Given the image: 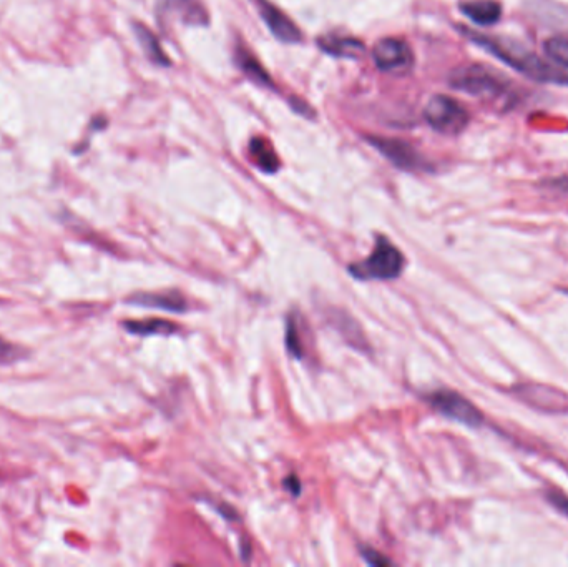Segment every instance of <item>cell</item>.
Masks as SVG:
<instances>
[{
  "label": "cell",
  "instance_id": "5bb4252c",
  "mask_svg": "<svg viewBox=\"0 0 568 567\" xmlns=\"http://www.w3.org/2000/svg\"><path fill=\"white\" fill-rule=\"evenodd\" d=\"M250 153L256 165H258L263 172L273 173L280 168V160L276 157L273 145H271L268 140L261 139V137H256V139L251 140Z\"/></svg>",
  "mask_w": 568,
  "mask_h": 567
},
{
  "label": "cell",
  "instance_id": "30bf717a",
  "mask_svg": "<svg viewBox=\"0 0 568 567\" xmlns=\"http://www.w3.org/2000/svg\"><path fill=\"white\" fill-rule=\"evenodd\" d=\"M319 47L326 54L334 57H346V59H359L366 52V47L361 44V40L353 37H341V35H328L319 39Z\"/></svg>",
  "mask_w": 568,
  "mask_h": 567
},
{
  "label": "cell",
  "instance_id": "ac0fdd59",
  "mask_svg": "<svg viewBox=\"0 0 568 567\" xmlns=\"http://www.w3.org/2000/svg\"><path fill=\"white\" fill-rule=\"evenodd\" d=\"M286 346L291 355L296 358H303L304 348L301 335H299L298 325L294 323L293 318H288V331H286Z\"/></svg>",
  "mask_w": 568,
  "mask_h": 567
},
{
  "label": "cell",
  "instance_id": "7c38bea8",
  "mask_svg": "<svg viewBox=\"0 0 568 567\" xmlns=\"http://www.w3.org/2000/svg\"><path fill=\"white\" fill-rule=\"evenodd\" d=\"M461 10L479 25L497 24L502 17V7L495 0H469L461 4Z\"/></svg>",
  "mask_w": 568,
  "mask_h": 567
},
{
  "label": "cell",
  "instance_id": "277c9868",
  "mask_svg": "<svg viewBox=\"0 0 568 567\" xmlns=\"http://www.w3.org/2000/svg\"><path fill=\"white\" fill-rule=\"evenodd\" d=\"M424 117L432 129L444 135L461 134L471 120L466 107L447 95H436L424 109Z\"/></svg>",
  "mask_w": 568,
  "mask_h": 567
},
{
  "label": "cell",
  "instance_id": "ffe728a7",
  "mask_svg": "<svg viewBox=\"0 0 568 567\" xmlns=\"http://www.w3.org/2000/svg\"><path fill=\"white\" fill-rule=\"evenodd\" d=\"M547 498H549L552 506H555V508L559 509L560 513H564L568 518V496H565L564 493H560V491H550V493L547 494Z\"/></svg>",
  "mask_w": 568,
  "mask_h": 567
},
{
  "label": "cell",
  "instance_id": "e0dca14e",
  "mask_svg": "<svg viewBox=\"0 0 568 567\" xmlns=\"http://www.w3.org/2000/svg\"><path fill=\"white\" fill-rule=\"evenodd\" d=\"M545 52L560 67L568 69V37H554V39L547 40Z\"/></svg>",
  "mask_w": 568,
  "mask_h": 567
},
{
  "label": "cell",
  "instance_id": "5b68a950",
  "mask_svg": "<svg viewBox=\"0 0 568 567\" xmlns=\"http://www.w3.org/2000/svg\"><path fill=\"white\" fill-rule=\"evenodd\" d=\"M427 401H429V405L437 413H441L442 416H446L449 420L457 421V423H462V425L472 426V428H477V426L484 423L482 413L472 405L471 401L459 395L456 391H434V393L427 396Z\"/></svg>",
  "mask_w": 568,
  "mask_h": 567
},
{
  "label": "cell",
  "instance_id": "8fae6325",
  "mask_svg": "<svg viewBox=\"0 0 568 567\" xmlns=\"http://www.w3.org/2000/svg\"><path fill=\"white\" fill-rule=\"evenodd\" d=\"M133 305L148 306V308H160V310L182 313L188 310L187 301L182 296L170 291V293H140L130 298Z\"/></svg>",
  "mask_w": 568,
  "mask_h": 567
},
{
  "label": "cell",
  "instance_id": "2e32d148",
  "mask_svg": "<svg viewBox=\"0 0 568 567\" xmlns=\"http://www.w3.org/2000/svg\"><path fill=\"white\" fill-rule=\"evenodd\" d=\"M236 62L240 65V69L245 72L250 79L255 80L256 84L273 85L270 75L266 74V70L261 67L260 62L246 49H240L236 52Z\"/></svg>",
  "mask_w": 568,
  "mask_h": 567
},
{
  "label": "cell",
  "instance_id": "9a60e30c",
  "mask_svg": "<svg viewBox=\"0 0 568 567\" xmlns=\"http://www.w3.org/2000/svg\"><path fill=\"white\" fill-rule=\"evenodd\" d=\"M135 34H137L138 42L142 45L143 52L147 54L148 59L152 60L153 64H170V60H168L167 54L160 47L157 37L145 25L135 24Z\"/></svg>",
  "mask_w": 568,
  "mask_h": 567
},
{
  "label": "cell",
  "instance_id": "6da1fadb",
  "mask_svg": "<svg viewBox=\"0 0 568 567\" xmlns=\"http://www.w3.org/2000/svg\"><path fill=\"white\" fill-rule=\"evenodd\" d=\"M464 34L474 42L480 45L482 49L487 50L490 54H494L497 59L502 60L505 64L519 70L520 74L530 79L539 80V82H550V84H568V72L565 67L559 64L552 65L547 60L540 59L539 55L527 52L524 49H515L510 45H505L500 40L492 39L487 35L477 34L471 30H464Z\"/></svg>",
  "mask_w": 568,
  "mask_h": 567
},
{
  "label": "cell",
  "instance_id": "3957f363",
  "mask_svg": "<svg viewBox=\"0 0 568 567\" xmlns=\"http://www.w3.org/2000/svg\"><path fill=\"white\" fill-rule=\"evenodd\" d=\"M449 84L454 89L479 99H499L505 94L504 79L484 65H469L454 70L449 77Z\"/></svg>",
  "mask_w": 568,
  "mask_h": 567
},
{
  "label": "cell",
  "instance_id": "8992f818",
  "mask_svg": "<svg viewBox=\"0 0 568 567\" xmlns=\"http://www.w3.org/2000/svg\"><path fill=\"white\" fill-rule=\"evenodd\" d=\"M373 59L382 72L406 74L414 67V52L401 39H382L374 47Z\"/></svg>",
  "mask_w": 568,
  "mask_h": 567
},
{
  "label": "cell",
  "instance_id": "d6986e66",
  "mask_svg": "<svg viewBox=\"0 0 568 567\" xmlns=\"http://www.w3.org/2000/svg\"><path fill=\"white\" fill-rule=\"evenodd\" d=\"M361 554H363V559H366V563L371 566H391L392 564L391 559L384 558L381 553L371 548H361Z\"/></svg>",
  "mask_w": 568,
  "mask_h": 567
},
{
  "label": "cell",
  "instance_id": "44dd1931",
  "mask_svg": "<svg viewBox=\"0 0 568 567\" xmlns=\"http://www.w3.org/2000/svg\"><path fill=\"white\" fill-rule=\"evenodd\" d=\"M284 486L288 491H291L293 496H299L301 493V483H299V479L296 476H289L288 479H284Z\"/></svg>",
  "mask_w": 568,
  "mask_h": 567
},
{
  "label": "cell",
  "instance_id": "52a82bcc",
  "mask_svg": "<svg viewBox=\"0 0 568 567\" xmlns=\"http://www.w3.org/2000/svg\"><path fill=\"white\" fill-rule=\"evenodd\" d=\"M379 152L394 163L397 168L407 170V172H417L424 170L426 162L422 160L421 155L409 145V143L401 142V140L392 139H369Z\"/></svg>",
  "mask_w": 568,
  "mask_h": 567
},
{
  "label": "cell",
  "instance_id": "9c48e42d",
  "mask_svg": "<svg viewBox=\"0 0 568 567\" xmlns=\"http://www.w3.org/2000/svg\"><path fill=\"white\" fill-rule=\"evenodd\" d=\"M517 396L527 405L539 410L568 413V396L560 391L552 390L549 386L524 385L517 388Z\"/></svg>",
  "mask_w": 568,
  "mask_h": 567
},
{
  "label": "cell",
  "instance_id": "7402d4cb",
  "mask_svg": "<svg viewBox=\"0 0 568 567\" xmlns=\"http://www.w3.org/2000/svg\"><path fill=\"white\" fill-rule=\"evenodd\" d=\"M7 353H10L9 346H5L2 340H0V360H2V356H7Z\"/></svg>",
  "mask_w": 568,
  "mask_h": 567
},
{
  "label": "cell",
  "instance_id": "ba28073f",
  "mask_svg": "<svg viewBox=\"0 0 568 567\" xmlns=\"http://www.w3.org/2000/svg\"><path fill=\"white\" fill-rule=\"evenodd\" d=\"M258 10H260L261 17L268 25L271 34L275 35L276 39L286 44H296L299 40L303 39L301 30L298 25L294 24L293 20L289 19L288 15L281 12L278 7L268 2V0H256Z\"/></svg>",
  "mask_w": 568,
  "mask_h": 567
},
{
  "label": "cell",
  "instance_id": "7a4b0ae2",
  "mask_svg": "<svg viewBox=\"0 0 568 567\" xmlns=\"http://www.w3.org/2000/svg\"><path fill=\"white\" fill-rule=\"evenodd\" d=\"M406 260L404 255L399 252V248L394 243L389 242L386 237H376L374 250L364 262L354 263L348 268L349 273L356 280H394L401 277Z\"/></svg>",
  "mask_w": 568,
  "mask_h": 567
},
{
  "label": "cell",
  "instance_id": "4fadbf2b",
  "mask_svg": "<svg viewBox=\"0 0 568 567\" xmlns=\"http://www.w3.org/2000/svg\"><path fill=\"white\" fill-rule=\"evenodd\" d=\"M125 330L133 335L150 336V335H175L180 331V326L175 325L172 321L167 320H143V321H125L123 323Z\"/></svg>",
  "mask_w": 568,
  "mask_h": 567
}]
</instances>
